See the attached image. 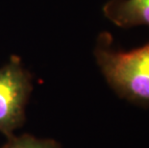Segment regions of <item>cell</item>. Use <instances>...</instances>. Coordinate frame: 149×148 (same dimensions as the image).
Instances as JSON below:
<instances>
[{
    "mask_svg": "<svg viewBox=\"0 0 149 148\" xmlns=\"http://www.w3.org/2000/svg\"><path fill=\"white\" fill-rule=\"evenodd\" d=\"M30 91L29 75L13 57L0 68V133L10 135L22 124Z\"/></svg>",
    "mask_w": 149,
    "mask_h": 148,
    "instance_id": "obj_2",
    "label": "cell"
},
{
    "mask_svg": "<svg viewBox=\"0 0 149 148\" xmlns=\"http://www.w3.org/2000/svg\"><path fill=\"white\" fill-rule=\"evenodd\" d=\"M112 45V36L102 33L94 49L96 63L108 84L121 98L149 107V42L131 51Z\"/></svg>",
    "mask_w": 149,
    "mask_h": 148,
    "instance_id": "obj_1",
    "label": "cell"
},
{
    "mask_svg": "<svg viewBox=\"0 0 149 148\" xmlns=\"http://www.w3.org/2000/svg\"><path fill=\"white\" fill-rule=\"evenodd\" d=\"M104 15L121 28L149 26V0H109L103 7Z\"/></svg>",
    "mask_w": 149,
    "mask_h": 148,
    "instance_id": "obj_3",
    "label": "cell"
},
{
    "mask_svg": "<svg viewBox=\"0 0 149 148\" xmlns=\"http://www.w3.org/2000/svg\"><path fill=\"white\" fill-rule=\"evenodd\" d=\"M3 148H60V146L52 140L20 136L14 138Z\"/></svg>",
    "mask_w": 149,
    "mask_h": 148,
    "instance_id": "obj_4",
    "label": "cell"
}]
</instances>
